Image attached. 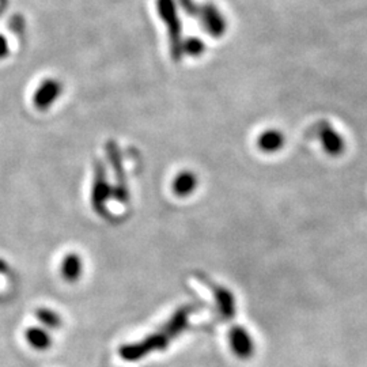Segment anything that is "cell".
Wrapping results in <instances>:
<instances>
[{
    "mask_svg": "<svg viewBox=\"0 0 367 367\" xmlns=\"http://www.w3.org/2000/svg\"><path fill=\"white\" fill-rule=\"evenodd\" d=\"M215 298H216V304L219 306V310L222 311V314H225L226 318H233L234 306H236L233 294H230V291L223 287H218L215 290Z\"/></svg>",
    "mask_w": 367,
    "mask_h": 367,
    "instance_id": "obj_9",
    "label": "cell"
},
{
    "mask_svg": "<svg viewBox=\"0 0 367 367\" xmlns=\"http://www.w3.org/2000/svg\"><path fill=\"white\" fill-rule=\"evenodd\" d=\"M60 92V83L58 81L48 79L40 86V89L34 94V104L40 109H47L59 98Z\"/></svg>",
    "mask_w": 367,
    "mask_h": 367,
    "instance_id": "obj_4",
    "label": "cell"
},
{
    "mask_svg": "<svg viewBox=\"0 0 367 367\" xmlns=\"http://www.w3.org/2000/svg\"><path fill=\"white\" fill-rule=\"evenodd\" d=\"M8 52V45H7V40L4 37L0 35V58H4Z\"/></svg>",
    "mask_w": 367,
    "mask_h": 367,
    "instance_id": "obj_11",
    "label": "cell"
},
{
    "mask_svg": "<svg viewBox=\"0 0 367 367\" xmlns=\"http://www.w3.org/2000/svg\"><path fill=\"white\" fill-rule=\"evenodd\" d=\"M25 339L28 344L35 351H47L52 347L54 339L49 331L44 327H31L25 332Z\"/></svg>",
    "mask_w": 367,
    "mask_h": 367,
    "instance_id": "obj_6",
    "label": "cell"
},
{
    "mask_svg": "<svg viewBox=\"0 0 367 367\" xmlns=\"http://www.w3.org/2000/svg\"><path fill=\"white\" fill-rule=\"evenodd\" d=\"M286 139L284 135L277 129H268L260 133L257 139V146L263 153L272 154L280 152L284 146Z\"/></svg>",
    "mask_w": 367,
    "mask_h": 367,
    "instance_id": "obj_5",
    "label": "cell"
},
{
    "mask_svg": "<svg viewBox=\"0 0 367 367\" xmlns=\"http://www.w3.org/2000/svg\"><path fill=\"white\" fill-rule=\"evenodd\" d=\"M316 135L320 140L324 152L331 156H339L344 153L345 142L336 129L327 122H318L316 127Z\"/></svg>",
    "mask_w": 367,
    "mask_h": 367,
    "instance_id": "obj_2",
    "label": "cell"
},
{
    "mask_svg": "<svg viewBox=\"0 0 367 367\" xmlns=\"http://www.w3.org/2000/svg\"><path fill=\"white\" fill-rule=\"evenodd\" d=\"M172 188L179 197L190 196L197 188V177L192 172H183L174 177Z\"/></svg>",
    "mask_w": 367,
    "mask_h": 367,
    "instance_id": "obj_7",
    "label": "cell"
},
{
    "mask_svg": "<svg viewBox=\"0 0 367 367\" xmlns=\"http://www.w3.org/2000/svg\"><path fill=\"white\" fill-rule=\"evenodd\" d=\"M227 340L230 350L236 358L241 361H249L254 355L256 352L254 337L243 325L231 327L227 335Z\"/></svg>",
    "mask_w": 367,
    "mask_h": 367,
    "instance_id": "obj_1",
    "label": "cell"
},
{
    "mask_svg": "<svg viewBox=\"0 0 367 367\" xmlns=\"http://www.w3.org/2000/svg\"><path fill=\"white\" fill-rule=\"evenodd\" d=\"M0 272H7V267L3 261H0Z\"/></svg>",
    "mask_w": 367,
    "mask_h": 367,
    "instance_id": "obj_12",
    "label": "cell"
},
{
    "mask_svg": "<svg viewBox=\"0 0 367 367\" xmlns=\"http://www.w3.org/2000/svg\"><path fill=\"white\" fill-rule=\"evenodd\" d=\"M85 264L81 254L71 252L67 253L60 264V275L67 283H76L83 275Z\"/></svg>",
    "mask_w": 367,
    "mask_h": 367,
    "instance_id": "obj_3",
    "label": "cell"
},
{
    "mask_svg": "<svg viewBox=\"0 0 367 367\" xmlns=\"http://www.w3.org/2000/svg\"><path fill=\"white\" fill-rule=\"evenodd\" d=\"M35 317L40 321V324L44 328H47L48 331L49 329H60L61 325H63V318H61L60 314L58 311L49 309V307L37 309Z\"/></svg>",
    "mask_w": 367,
    "mask_h": 367,
    "instance_id": "obj_8",
    "label": "cell"
},
{
    "mask_svg": "<svg viewBox=\"0 0 367 367\" xmlns=\"http://www.w3.org/2000/svg\"><path fill=\"white\" fill-rule=\"evenodd\" d=\"M203 49H204V44L199 38H190L186 44V54H189V55L199 56V55H202Z\"/></svg>",
    "mask_w": 367,
    "mask_h": 367,
    "instance_id": "obj_10",
    "label": "cell"
}]
</instances>
